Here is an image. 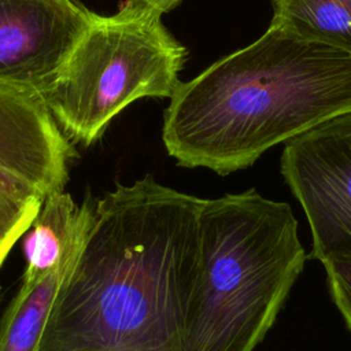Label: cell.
I'll use <instances>...</instances> for the list:
<instances>
[{
	"label": "cell",
	"instance_id": "obj_1",
	"mask_svg": "<svg viewBox=\"0 0 351 351\" xmlns=\"http://www.w3.org/2000/svg\"><path fill=\"white\" fill-rule=\"evenodd\" d=\"M202 206L152 174L97 197L38 351H185Z\"/></svg>",
	"mask_w": 351,
	"mask_h": 351
},
{
	"label": "cell",
	"instance_id": "obj_2",
	"mask_svg": "<svg viewBox=\"0 0 351 351\" xmlns=\"http://www.w3.org/2000/svg\"><path fill=\"white\" fill-rule=\"evenodd\" d=\"M351 111V55L269 25L252 44L180 82L162 140L178 166L219 176Z\"/></svg>",
	"mask_w": 351,
	"mask_h": 351
},
{
	"label": "cell",
	"instance_id": "obj_3",
	"mask_svg": "<svg viewBox=\"0 0 351 351\" xmlns=\"http://www.w3.org/2000/svg\"><path fill=\"white\" fill-rule=\"evenodd\" d=\"M200 247L185 351H254L307 259L291 206L255 188L203 199Z\"/></svg>",
	"mask_w": 351,
	"mask_h": 351
},
{
	"label": "cell",
	"instance_id": "obj_4",
	"mask_svg": "<svg viewBox=\"0 0 351 351\" xmlns=\"http://www.w3.org/2000/svg\"><path fill=\"white\" fill-rule=\"evenodd\" d=\"M159 11L125 0L112 15L93 12L43 95L62 132L89 147L129 104L176 92L188 49Z\"/></svg>",
	"mask_w": 351,
	"mask_h": 351
},
{
	"label": "cell",
	"instance_id": "obj_5",
	"mask_svg": "<svg viewBox=\"0 0 351 351\" xmlns=\"http://www.w3.org/2000/svg\"><path fill=\"white\" fill-rule=\"evenodd\" d=\"M77 158L40 92L0 82V239L10 250L44 199L64 189Z\"/></svg>",
	"mask_w": 351,
	"mask_h": 351
},
{
	"label": "cell",
	"instance_id": "obj_6",
	"mask_svg": "<svg viewBox=\"0 0 351 351\" xmlns=\"http://www.w3.org/2000/svg\"><path fill=\"white\" fill-rule=\"evenodd\" d=\"M280 170L308 221L311 256H351V111L287 141Z\"/></svg>",
	"mask_w": 351,
	"mask_h": 351
},
{
	"label": "cell",
	"instance_id": "obj_7",
	"mask_svg": "<svg viewBox=\"0 0 351 351\" xmlns=\"http://www.w3.org/2000/svg\"><path fill=\"white\" fill-rule=\"evenodd\" d=\"M92 15L77 0H0V82L44 95Z\"/></svg>",
	"mask_w": 351,
	"mask_h": 351
},
{
	"label": "cell",
	"instance_id": "obj_8",
	"mask_svg": "<svg viewBox=\"0 0 351 351\" xmlns=\"http://www.w3.org/2000/svg\"><path fill=\"white\" fill-rule=\"evenodd\" d=\"M96 199L86 193L77 204L64 191L49 193L23 234L25 270L19 288L33 289L49 274L78 255L95 219Z\"/></svg>",
	"mask_w": 351,
	"mask_h": 351
},
{
	"label": "cell",
	"instance_id": "obj_9",
	"mask_svg": "<svg viewBox=\"0 0 351 351\" xmlns=\"http://www.w3.org/2000/svg\"><path fill=\"white\" fill-rule=\"evenodd\" d=\"M271 26L351 55V0H270Z\"/></svg>",
	"mask_w": 351,
	"mask_h": 351
},
{
	"label": "cell",
	"instance_id": "obj_10",
	"mask_svg": "<svg viewBox=\"0 0 351 351\" xmlns=\"http://www.w3.org/2000/svg\"><path fill=\"white\" fill-rule=\"evenodd\" d=\"M78 255L70 258L33 289L16 291L0 321V351H38L59 287Z\"/></svg>",
	"mask_w": 351,
	"mask_h": 351
},
{
	"label": "cell",
	"instance_id": "obj_11",
	"mask_svg": "<svg viewBox=\"0 0 351 351\" xmlns=\"http://www.w3.org/2000/svg\"><path fill=\"white\" fill-rule=\"evenodd\" d=\"M322 265L330 298L351 332V256L333 258Z\"/></svg>",
	"mask_w": 351,
	"mask_h": 351
},
{
	"label": "cell",
	"instance_id": "obj_12",
	"mask_svg": "<svg viewBox=\"0 0 351 351\" xmlns=\"http://www.w3.org/2000/svg\"><path fill=\"white\" fill-rule=\"evenodd\" d=\"M132 1L145 5L148 8L156 10L160 14H166V12H170L171 10H174L182 0H132Z\"/></svg>",
	"mask_w": 351,
	"mask_h": 351
},
{
	"label": "cell",
	"instance_id": "obj_13",
	"mask_svg": "<svg viewBox=\"0 0 351 351\" xmlns=\"http://www.w3.org/2000/svg\"><path fill=\"white\" fill-rule=\"evenodd\" d=\"M10 251H11V250H10V248L5 245V243L0 239V267H1V265L4 263V261L7 259Z\"/></svg>",
	"mask_w": 351,
	"mask_h": 351
},
{
	"label": "cell",
	"instance_id": "obj_14",
	"mask_svg": "<svg viewBox=\"0 0 351 351\" xmlns=\"http://www.w3.org/2000/svg\"><path fill=\"white\" fill-rule=\"evenodd\" d=\"M0 300H1V288H0Z\"/></svg>",
	"mask_w": 351,
	"mask_h": 351
}]
</instances>
